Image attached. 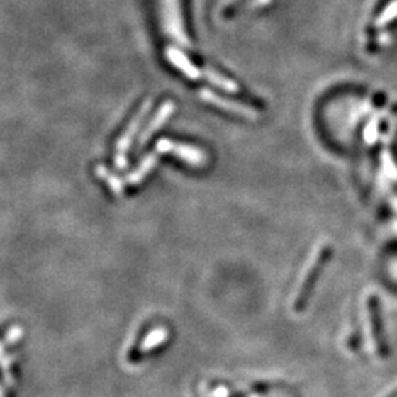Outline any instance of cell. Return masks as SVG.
I'll return each instance as SVG.
<instances>
[{
	"mask_svg": "<svg viewBox=\"0 0 397 397\" xmlns=\"http://www.w3.org/2000/svg\"><path fill=\"white\" fill-rule=\"evenodd\" d=\"M328 253H330V249L327 246L324 247H320V249H316L312 256L309 257V261L308 264L305 265V269L302 272V275L299 276V281H297V287L294 290V294H293V309L294 311H299L306 299V296H308V291L312 286V280L316 276V274L321 271L324 262L327 261V257H328Z\"/></svg>",
	"mask_w": 397,
	"mask_h": 397,
	"instance_id": "obj_1",
	"label": "cell"
},
{
	"mask_svg": "<svg viewBox=\"0 0 397 397\" xmlns=\"http://www.w3.org/2000/svg\"><path fill=\"white\" fill-rule=\"evenodd\" d=\"M156 149L161 153H171V155L177 156L178 159H181L183 162H186L191 167H196V168L205 167L208 162V157L203 150H198L189 145L174 143L171 140H161L157 143Z\"/></svg>",
	"mask_w": 397,
	"mask_h": 397,
	"instance_id": "obj_2",
	"label": "cell"
},
{
	"mask_svg": "<svg viewBox=\"0 0 397 397\" xmlns=\"http://www.w3.org/2000/svg\"><path fill=\"white\" fill-rule=\"evenodd\" d=\"M168 337H169V332H168L167 328H164V327L155 328V330H152L150 332L146 334V337L142 340V345H140V347H138V350H140L142 353H147L150 350H155L156 347L162 346L168 340Z\"/></svg>",
	"mask_w": 397,
	"mask_h": 397,
	"instance_id": "obj_3",
	"label": "cell"
},
{
	"mask_svg": "<svg viewBox=\"0 0 397 397\" xmlns=\"http://www.w3.org/2000/svg\"><path fill=\"white\" fill-rule=\"evenodd\" d=\"M155 165H156V156L155 155L146 156L145 161L140 164V167H138L137 169H134L131 174L127 175V178H125L127 184H130V186L140 184L145 180V178L147 177V174L155 168Z\"/></svg>",
	"mask_w": 397,
	"mask_h": 397,
	"instance_id": "obj_4",
	"label": "cell"
},
{
	"mask_svg": "<svg viewBox=\"0 0 397 397\" xmlns=\"http://www.w3.org/2000/svg\"><path fill=\"white\" fill-rule=\"evenodd\" d=\"M96 172L97 175L102 178V180L109 186L111 191L115 194V196H121L124 193V186L123 183L119 181V178L115 177L109 169H106L105 167H97L96 168Z\"/></svg>",
	"mask_w": 397,
	"mask_h": 397,
	"instance_id": "obj_5",
	"label": "cell"
},
{
	"mask_svg": "<svg viewBox=\"0 0 397 397\" xmlns=\"http://www.w3.org/2000/svg\"><path fill=\"white\" fill-rule=\"evenodd\" d=\"M169 112H171V108H164L161 112L157 113V116L147 125V128H146L145 133L142 134V137H140V146H145V145L147 143L149 138L153 135V133L167 121V118H168Z\"/></svg>",
	"mask_w": 397,
	"mask_h": 397,
	"instance_id": "obj_6",
	"label": "cell"
},
{
	"mask_svg": "<svg viewBox=\"0 0 397 397\" xmlns=\"http://www.w3.org/2000/svg\"><path fill=\"white\" fill-rule=\"evenodd\" d=\"M23 337V331H21V328L19 327H13V328H11L9 331H8V334H6V343H15L16 340H19Z\"/></svg>",
	"mask_w": 397,
	"mask_h": 397,
	"instance_id": "obj_7",
	"label": "cell"
},
{
	"mask_svg": "<svg viewBox=\"0 0 397 397\" xmlns=\"http://www.w3.org/2000/svg\"><path fill=\"white\" fill-rule=\"evenodd\" d=\"M215 396H218V397H225L227 396V390H225V387H218V390L215 391Z\"/></svg>",
	"mask_w": 397,
	"mask_h": 397,
	"instance_id": "obj_8",
	"label": "cell"
}]
</instances>
